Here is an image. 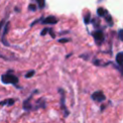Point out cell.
Listing matches in <instances>:
<instances>
[{
  "instance_id": "obj_2",
  "label": "cell",
  "mask_w": 123,
  "mask_h": 123,
  "mask_svg": "<svg viewBox=\"0 0 123 123\" xmlns=\"http://www.w3.org/2000/svg\"><path fill=\"white\" fill-rule=\"evenodd\" d=\"M37 22H40L41 24H56V23L58 22V19H57L54 15H49V16H47V17H41V18H39V19L35 20V21L31 24V27L34 26V25H35L36 23H37Z\"/></svg>"
},
{
  "instance_id": "obj_18",
  "label": "cell",
  "mask_w": 123,
  "mask_h": 123,
  "mask_svg": "<svg viewBox=\"0 0 123 123\" xmlns=\"http://www.w3.org/2000/svg\"><path fill=\"white\" fill-rule=\"evenodd\" d=\"M49 30H50L49 28H45V29H43V30H42V32L40 33V35H41V36H44V35H46V34L49 32Z\"/></svg>"
},
{
  "instance_id": "obj_16",
  "label": "cell",
  "mask_w": 123,
  "mask_h": 123,
  "mask_svg": "<svg viewBox=\"0 0 123 123\" xmlns=\"http://www.w3.org/2000/svg\"><path fill=\"white\" fill-rule=\"evenodd\" d=\"M84 21H85L86 24H88L90 22V16H89V14H87V15H86L84 17Z\"/></svg>"
},
{
  "instance_id": "obj_8",
  "label": "cell",
  "mask_w": 123,
  "mask_h": 123,
  "mask_svg": "<svg viewBox=\"0 0 123 123\" xmlns=\"http://www.w3.org/2000/svg\"><path fill=\"white\" fill-rule=\"evenodd\" d=\"M60 92H61V96H62V98H61V105H62V109L63 110L64 117H66V116H67V114H68L69 112H68V111L66 110L65 105H64V91H63L62 89H60Z\"/></svg>"
},
{
  "instance_id": "obj_15",
  "label": "cell",
  "mask_w": 123,
  "mask_h": 123,
  "mask_svg": "<svg viewBox=\"0 0 123 123\" xmlns=\"http://www.w3.org/2000/svg\"><path fill=\"white\" fill-rule=\"evenodd\" d=\"M105 18H106V20H107V21H109V24H110V25L111 26V25H112V20H111V15H110V14H109L108 12H107V14L105 15Z\"/></svg>"
},
{
  "instance_id": "obj_14",
  "label": "cell",
  "mask_w": 123,
  "mask_h": 123,
  "mask_svg": "<svg viewBox=\"0 0 123 123\" xmlns=\"http://www.w3.org/2000/svg\"><path fill=\"white\" fill-rule=\"evenodd\" d=\"M28 10H29L30 12H35V11L37 10V6H36L35 4H29V6H28Z\"/></svg>"
},
{
  "instance_id": "obj_6",
  "label": "cell",
  "mask_w": 123,
  "mask_h": 123,
  "mask_svg": "<svg viewBox=\"0 0 123 123\" xmlns=\"http://www.w3.org/2000/svg\"><path fill=\"white\" fill-rule=\"evenodd\" d=\"M91 98H92V100H94L96 102H102V101H104L106 99V96H105V94L102 91L97 90V91H95V92L92 93Z\"/></svg>"
},
{
  "instance_id": "obj_11",
  "label": "cell",
  "mask_w": 123,
  "mask_h": 123,
  "mask_svg": "<svg viewBox=\"0 0 123 123\" xmlns=\"http://www.w3.org/2000/svg\"><path fill=\"white\" fill-rule=\"evenodd\" d=\"M35 73H36V71H35V70H30V71H28V72L25 74V78H27V79L32 78V77L35 75Z\"/></svg>"
},
{
  "instance_id": "obj_7",
  "label": "cell",
  "mask_w": 123,
  "mask_h": 123,
  "mask_svg": "<svg viewBox=\"0 0 123 123\" xmlns=\"http://www.w3.org/2000/svg\"><path fill=\"white\" fill-rule=\"evenodd\" d=\"M15 99L14 98H7V99H4L2 101H0V106L3 107V106H7V107H12L14 103H15Z\"/></svg>"
},
{
  "instance_id": "obj_1",
  "label": "cell",
  "mask_w": 123,
  "mask_h": 123,
  "mask_svg": "<svg viewBox=\"0 0 123 123\" xmlns=\"http://www.w3.org/2000/svg\"><path fill=\"white\" fill-rule=\"evenodd\" d=\"M0 81H1V83L3 85H12L16 88L20 87L18 86L19 79H18V77L16 75L13 74V70L12 69H8L6 73L2 74L1 77H0Z\"/></svg>"
},
{
  "instance_id": "obj_10",
  "label": "cell",
  "mask_w": 123,
  "mask_h": 123,
  "mask_svg": "<svg viewBox=\"0 0 123 123\" xmlns=\"http://www.w3.org/2000/svg\"><path fill=\"white\" fill-rule=\"evenodd\" d=\"M97 14H98L99 16H105V15L107 14V11H105L102 7H100V8L97 9Z\"/></svg>"
},
{
  "instance_id": "obj_19",
  "label": "cell",
  "mask_w": 123,
  "mask_h": 123,
  "mask_svg": "<svg viewBox=\"0 0 123 123\" xmlns=\"http://www.w3.org/2000/svg\"><path fill=\"white\" fill-rule=\"evenodd\" d=\"M69 41V38H63V39H59V42H67Z\"/></svg>"
},
{
  "instance_id": "obj_3",
  "label": "cell",
  "mask_w": 123,
  "mask_h": 123,
  "mask_svg": "<svg viewBox=\"0 0 123 123\" xmlns=\"http://www.w3.org/2000/svg\"><path fill=\"white\" fill-rule=\"evenodd\" d=\"M10 26H11V22L8 20V21L6 22L4 28H3V32H2V36H1V42H2V44H4V46H7V47L11 46V44H10V43L7 41V39H6L7 34L9 33V30H10Z\"/></svg>"
},
{
  "instance_id": "obj_5",
  "label": "cell",
  "mask_w": 123,
  "mask_h": 123,
  "mask_svg": "<svg viewBox=\"0 0 123 123\" xmlns=\"http://www.w3.org/2000/svg\"><path fill=\"white\" fill-rule=\"evenodd\" d=\"M92 36H93V37H94V39H95L97 44H101L104 41L105 36H104V33L102 31H100V30L95 31V32L92 33Z\"/></svg>"
},
{
  "instance_id": "obj_17",
  "label": "cell",
  "mask_w": 123,
  "mask_h": 123,
  "mask_svg": "<svg viewBox=\"0 0 123 123\" xmlns=\"http://www.w3.org/2000/svg\"><path fill=\"white\" fill-rule=\"evenodd\" d=\"M118 37H119L120 40L123 41V29H120V30L118 31Z\"/></svg>"
},
{
  "instance_id": "obj_9",
  "label": "cell",
  "mask_w": 123,
  "mask_h": 123,
  "mask_svg": "<svg viewBox=\"0 0 123 123\" xmlns=\"http://www.w3.org/2000/svg\"><path fill=\"white\" fill-rule=\"evenodd\" d=\"M116 62L118 65H120L121 67H123V52H119L117 55H116Z\"/></svg>"
},
{
  "instance_id": "obj_12",
  "label": "cell",
  "mask_w": 123,
  "mask_h": 123,
  "mask_svg": "<svg viewBox=\"0 0 123 123\" xmlns=\"http://www.w3.org/2000/svg\"><path fill=\"white\" fill-rule=\"evenodd\" d=\"M37 6H38L39 9H42L45 6V2L42 1V0H37Z\"/></svg>"
},
{
  "instance_id": "obj_4",
  "label": "cell",
  "mask_w": 123,
  "mask_h": 123,
  "mask_svg": "<svg viewBox=\"0 0 123 123\" xmlns=\"http://www.w3.org/2000/svg\"><path fill=\"white\" fill-rule=\"evenodd\" d=\"M36 92H37V90H35L26 100H24V102H23V110L25 111H33V105L31 104V100H32V98H33V96H34V94Z\"/></svg>"
},
{
  "instance_id": "obj_13",
  "label": "cell",
  "mask_w": 123,
  "mask_h": 123,
  "mask_svg": "<svg viewBox=\"0 0 123 123\" xmlns=\"http://www.w3.org/2000/svg\"><path fill=\"white\" fill-rule=\"evenodd\" d=\"M6 22H7V20H6V18H3L1 21H0V33L3 31V28H4V26H5V24H6Z\"/></svg>"
}]
</instances>
